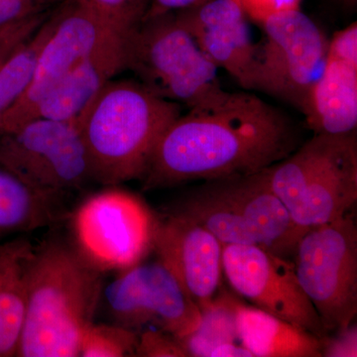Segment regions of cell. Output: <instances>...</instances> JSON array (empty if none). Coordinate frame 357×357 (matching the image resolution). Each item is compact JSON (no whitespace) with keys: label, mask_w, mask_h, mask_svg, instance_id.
<instances>
[{"label":"cell","mask_w":357,"mask_h":357,"mask_svg":"<svg viewBox=\"0 0 357 357\" xmlns=\"http://www.w3.org/2000/svg\"><path fill=\"white\" fill-rule=\"evenodd\" d=\"M206 0H149L146 16L178 13L204 3Z\"/></svg>","instance_id":"cell-30"},{"label":"cell","mask_w":357,"mask_h":357,"mask_svg":"<svg viewBox=\"0 0 357 357\" xmlns=\"http://www.w3.org/2000/svg\"><path fill=\"white\" fill-rule=\"evenodd\" d=\"M48 0H0V28L43 11Z\"/></svg>","instance_id":"cell-29"},{"label":"cell","mask_w":357,"mask_h":357,"mask_svg":"<svg viewBox=\"0 0 357 357\" xmlns=\"http://www.w3.org/2000/svg\"><path fill=\"white\" fill-rule=\"evenodd\" d=\"M210 357H255L241 342L225 344L217 347Z\"/></svg>","instance_id":"cell-31"},{"label":"cell","mask_w":357,"mask_h":357,"mask_svg":"<svg viewBox=\"0 0 357 357\" xmlns=\"http://www.w3.org/2000/svg\"><path fill=\"white\" fill-rule=\"evenodd\" d=\"M188 109L157 143L145 191L260 172L299 146L292 119L248 91L220 89Z\"/></svg>","instance_id":"cell-1"},{"label":"cell","mask_w":357,"mask_h":357,"mask_svg":"<svg viewBox=\"0 0 357 357\" xmlns=\"http://www.w3.org/2000/svg\"><path fill=\"white\" fill-rule=\"evenodd\" d=\"M237 335L255 357H321L314 333L237 301Z\"/></svg>","instance_id":"cell-18"},{"label":"cell","mask_w":357,"mask_h":357,"mask_svg":"<svg viewBox=\"0 0 357 357\" xmlns=\"http://www.w3.org/2000/svg\"><path fill=\"white\" fill-rule=\"evenodd\" d=\"M34 248L25 237L0 241V357L17 354Z\"/></svg>","instance_id":"cell-20"},{"label":"cell","mask_w":357,"mask_h":357,"mask_svg":"<svg viewBox=\"0 0 357 357\" xmlns=\"http://www.w3.org/2000/svg\"><path fill=\"white\" fill-rule=\"evenodd\" d=\"M335 335L326 333L321 340V357H356L357 326L351 324L347 328L337 331Z\"/></svg>","instance_id":"cell-28"},{"label":"cell","mask_w":357,"mask_h":357,"mask_svg":"<svg viewBox=\"0 0 357 357\" xmlns=\"http://www.w3.org/2000/svg\"><path fill=\"white\" fill-rule=\"evenodd\" d=\"M0 163L35 189L58 196L96 183L81 130L68 122L34 119L0 131Z\"/></svg>","instance_id":"cell-10"},{"label":"cell","mask_w":357,"mask_h":357,"mask_svg":"<svg viewBox=\"0 0 357 357\" xmlns=\"http://www.w3.org/2000/svg\"><path fill=\"white\" fill-rule=\"evenodd\" d=\"M292 261L326 333L354 323L357 314V229L352 215L307 229Z\"/></svg>","instance_id":"cell-9"},{"label":"cell","mask_w":357,"mask_h":357,"mask_svg":"<svg viewBox=\"0 0 357 357\" xmlns=\"http://www.w3.org/2000/svg\"><path fill=\"white\" fill-rule=\"evenodd\" d=\"M112 324L136 333L157 328L181 338L194 332L201 309L161 261L138 263L103 285Z\"/></svg>","instance_id":"cell-11"},{"label":"cell","mask_w":357,"mask_h":357,"mask_svg":"<svg viewBox=\"0 0 357 357\" xmlns=\"http://www.w3.org/2000/svg\"><path fill=\"white\" fill-rule=\"evenodd\" d=\"M70 211L66 197L35 189L0 163V241L58 225Z\"/></svg>","instance_id":"cell-19"},{"label":"cell","mask_w":357,"mask_h":357,"mask_svg":"<svg viewBox=\"0 0 357 357\" xmlns=\"http://www.w3.org/2000/svg\"><path fill=\"white\" fill-rule=\"evenodd\" d=\"M314 134H345L357 128V23L335 32L321 76L302 112Z\"/></svg>","instance_id":"cell-15"},{"label":"cell","mask_w":357,"mask_h":357,"mask_svg":"<svg viewBox=\"0 0 357 357\" xmlns=\"http://www.w3.org/2000/svg\"><path fill=\"white\" fill-rule=\"evenodd\" d=\"M135 356L185 357L187 354L177 337L157 328H146L138 333Z\"/></svg>","instance_id":"cell-25"},{"label":"cell","mask_w":357,"mask_h":357,"mask_svg":"<svg viewBox=\"0 0 357 357\" xmlns=\"http://www.w3.org/2000/svg\"><path fill=\"white\" fill-rule=\"evenodd\" d=\"M109 185L70 211V243L98 271H123L153 250L156 215L137 196Z\"/></svg>","instance_id":"cell-7"},{"label":"cell","mask_w":357,"mask_h":357,"mask_svg":"<svg viewBox=\"0 0 357 357\" xmlns=\"http://www.w3.org/2000/svg\"><path fill=\"white\" fill-rule=\"evenodd\" d=\"M14 24H16V23H14ZM14 24L6 26V27L0 28V36H2V35L4 34V33L8 31V30L10 29V28L13 27Z\"/></svg>","instance_id":"cell-33"},{"label":"cell","mask_w":357,"mask_h":357,"mask_svg":"<svg viewBox=\"0 0 357 357\" xmlns=\"http://www.w3.org/2000/svg\"><path fill=\"white\" fill-rule=\"evenodd\" d=\"M112 30L128 36L144 20L149 0H74Z\"/></svg>","instance_id":"cell-24"},{"label":"cell","mask_w":357,"mask_h":357,"mask_svg":"<svg viewBox=\"0 0 357 357\" xmlns=\"http://www.w3.org/2000/svg\"><path fill=\"white\" fill-rule=\"evenodd\" d=\"M237 301L229 293H220L211 304L201 310L198 328L178 338L187 356L210 357L220 345L241 342L236 328Z\"/></svg>","instance_id":"cell-22"},{"label":"cell","mask_w":357,"mask_h":357,"mask_svg":"<svg viewBox=\"0 0 357 357\" xmlns=\"http://www.w3.org/2000/svg\"><path fill=\"white\" fill-rule=\"evenodd\" d=\"M138 333L114 324L96 325L93 321L86 328L79 344V356H135Z\"/></svg>","instance_id":"cell-23"},{"label":"cell","mask_w":357,"mask_h":357,"mask_svg":"<svg viewBox=\"0 0 357 357\" xmlns=\"http://www.w3.org/2000/svg\"><path fill=\"white\" fill-rule=\"evenodd\" d=\"M182 114L136 79H112L86 112L79 130L98 184L141 180L157 143Z\"/></svg>","instance_id":"cell-3"},{"label":"cell","mask_w":357,"mask_h":357,"mask_svg":"<svg viewBox=\"0 0 357 357\" xmlns=\"http://www.w3.org/2000/svg\"><path fill=\"white\" fill-rule=\"evenodd\" d=\"M223 276L251 306L321 338L326 335L318 312L303 290L292 260L256 245L222 248Z\"/></svg>","instance_id":"cell-12"},{"label":"cell","mask_w":357,"mask_h":357,"mask_svg":"<svg viewBox=\"0 0 357 357\" xmlns=\"http://www.w3.org/2000/svg\"><path fill=\"white\" fill-rule=\"evenodd\" d=\"M222 248L210 230L178 211L156 217L153 250L201 310L222 285Z\"/></svg>","instance_id":"cell-14"},{"label":"cell","mask_w":357,"mask_h":357,"mask_svg":"<svg viewBox=\"0 0 357 357\" xmlns=\"http://www.w3.org/2000/svg\"><path fill=\"white\" fill-rule=\"evenodd\" d=\"M249 21L260 26L275 14L299 9L302 0H234Z\"/></svg>","instance_id":"cell-27"},{"label":"cell","mask_w":357,"mask_h":357,"mask_svg":"<svg viewBox=\"0 0 357 357\" xmlns=\"http://www.w3.org/2000/svg\"><path fill=\"white\" fill-rule=\"evenodd\" d=\"M261 43L245 89L288 103L303 112L321 76L330 39L301 8L275 14L260 25Z\"/></svg>","instance_id":"cell-8"},{"label":"cell","mask_w":357,"mask_h":357,"mask_svg":"<svg viewBox=\"0 0 357 357\" xmlns=\"http://www.w3.org/2000/svg\"><path fill=\"white\" fill-rule=\"evenodd\" d=\"M126 39L116 37L83 59L33 107L24 122L34 119H53L79 128L96 96L117 74L126 70Z\"/></svg>","instance_id":"cell-17"},{"label":"cell","mask_w":357,"mask_h":357,"mask_svg":"<svg viewBox=\"0 0 357 357\" xmlns=\"http://www.w3.org/2000/svg\"><path fill=\"white\" fill-rule=\"evenodd\" d=\"M126 70L154 95L188 109L222 89L218 68L174 13L145 16L126 36Z\"/></svg>","instance_id":"cell-6"},{"label":"cell","mask_w":357,"mask_h":357,"mask_svg":"<svg viewBox=\"0 0 357 357\" xmlns=\"http://www.w3.org/2000/svg\"><path fill=\"white\" fill-rule=\"evenodd\" d=\"M172 210L210 230L222 245H256L292 260L307 231L270 187L265 170L204 181Z\"/></svg>","instance_id":"cell-4"},{"label":"cell","mask_w":357,"mask_h":357,"mask_svg":"<svg viewBox=\"0 0 357 357\" xmlns=\"http://www.w3.org/2000/svg\"><path fill=\"white\" fill-rule=\"evenodd\" d=\"M218 69L245 89L256 53L249 20L234 0H206L174 13Z\"/></svg>","instance_id":"cell-16"},{"label":"cell","mask_w":357,"mask_h":357,"mask_svg":"<svg viewBox=\"0 0 357 357\" xmlns=\"http://www.w3.org/2000/svg\"><path fill=\"white\" fill-rule=\"evenodd\" d=\"M265 174L301 229L344 218L357 201L356 130L314 134Z\"/></svg>","instance_id":"cell-5"},{"label":"cell","mask_w":357,"mask_h":357,"mask_svg":"<svg viewBox=\"0 0 357 357\" xmlns=\"http://www.w3.org/2000/svg\"><path fill=\"white\" fill-rule=\"evenodd\" d=\"M48 15L49 13L44 11L34 14L16 23L8 31L0 36V67L26 39L29 38L36 31L37 28L44 22Z\"/></svg>","instance_id":"cell-26"},{"label":"cell","mask_w":357,"mask_h":357,"mask_svg":"<svg viewBox=\"0 0 357 357\" xmlns=\"http://www.w3.org/2000/svg\"><path fill=\"white\" fill-rule=\"evenodd\" d=\"M58 10L57 27L40 54L31 84L2 115L0 131L11 130L22 124L33 107L53 91L75 66L112 39L123 36L74 0H67Z\"/></svg>","instance_id":"cell-13"},{"label":"cell","mask_w":357,"mask_h":357,"mask_svg":"<svg viewBox=\"0 0 357 357\" xmlns=\"http://www.w3.org/2000/svg\"><path fill=\"white\" fill-rule=\"evenodd\" d=\"M59 21V10L48 15L0 67V119L17 102L31 84L40 54Z\"/></svg>","instance_id":"cell-21"},{"label":"cell","mask_w":357,"mask_h":357,"mask_svg":"<svg viewBox=\"0 0 357 357\" xmlns=\"http://www.w3.org/2000/svg\"><path fill=\"white\" fill-rule=\"evenodd\" d=\"M102 276L70 241L49 237L35 246L16 356H79L83 333L102 300Z\"/></svg>","instance_id":"cell-2"},{"label":"cell","mask_w":357,"mask_h":357,"mask_svg":"<svg viewBox=\"0 0 357 357\" xmlns=\"http://www.w3.org/2000/svg\"><path fill=\"white\" fill-rule=\"evenodd\" d=\"M337 1L340 2L345 8L349 9L356 8L357 4V0H337Z\"/></svg>","instance_id":"cell-32"}]
</instances>
